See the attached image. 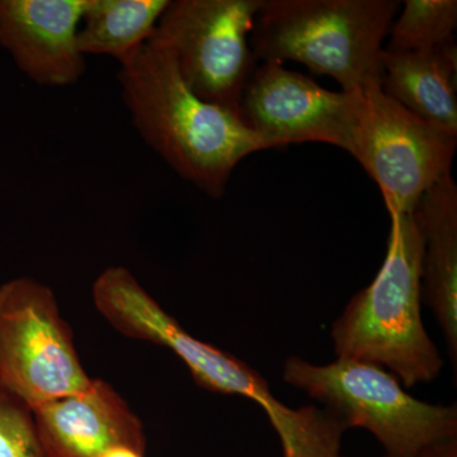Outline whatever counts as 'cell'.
Segmentation results:
<instances>
[{"label": "cell", "mask_w": 457, "mask_h": 457, "mask_svg": "<svg viewBox=\"0 0 457 457\" xmlns=\"http://www.w3.org/2000/svg\"><path fill=\"white\" fill-rule=\"evenodd\" d=\"M119 80L143 140L209 196L220 198L237 165L266 150L237 114L198 98L170 51L155 41L121 62Z\"/></svg>", "instance_id": "6da1fadb"}, {"label": "cell", "mask_w": 457, "mask_h": 457, "mask_svg": "<svg viewBox=\"0 0 457 457\" xmlns=\"http://www.w3.org/2000/svg\"><path fill=\"white\" fill-rule=\"evenodd\" d=\"M93 302L123 336L170 348L200 386L258 403L278 433L284 457H341L345 428L332 413L315 407H286L272 395L267 381L243 361L188 335L125 267H108L98 276Z\"/></svg>", "instance_id": "7a4b0ae2"}, {"label": "cell", "mask_w": 457, "mask_h": 457, "mask_svg": "<svg viewBox=\"0 0 457 457\" xmlns=\"http://www.w3.org/2000/svg\"><path fill=\"white\" fill-rule=\"evenodd\" d=\"M413 212L390 216L383 267L332 328L338 359L385 366L405 387L431 383L444 366L420 317L423 239Z\"/></svg>", "instance_id": "3957f363"}, {"label": "cell", "mask_w": 457, "mask_h": 457, "mask_svg": "<svg viewBox=\"0 0 457 457\" xmlns=\"http://www.w3.org/2000/svg\"><path fill=\"white\" fill-rule=\"evenodd\" d=\"M398 0H263L252 29L260 62H296L333 78L343 92L383 79L380 57Z\"/></svg>", "instance_id": "277c9868"}, {"label": "cell", "mask_w": 457, "mask_h": 457, "mask_svg": "<svg viewBox=\"0 0 457 457\" xmlns=\"http://www.w3.org/2000/svg\"><path fill=\"white\" fill-rule=\"evenodd\" d=\"M286 383L327 405L348 427L369 429L386 457H418L437 442L457 437L456 405H433L404 392L381 366L350 359L312 365L299 357L286 361Z\"/></svg>", "instance_id": "5b68a950"}, {"label": "cell", "mask_w": 457, "mask_h": 457, "mask_svg": "<svg viewBox=\"0 0 457 457\" xmlns=\"http://www.w3.org/2000/svg\"><path fill=\"white\" fill-rule=\"evenodd\" d=\"M263 0H174L150 40L170 51L198 98L240 113L243 93L258 65L251 37Z\"/></svg>", "instance_id": "8992f818"}, {"label": "cell", "mask_w": 457, "mask_h": 457, "mask_svg": "<svg viewBox=\"0 0 457 457\" xmlns=\"http://www.w3.org/2000/svg\"><path fill=\"white\" fill-rule=\"evenodd\" d=\"M92 381L51 288L29 278L0 286V389L33 411Z\"/></svg>", "instance_id": "52a82bcc"}, {"label": "cell", "mask_w": 457, "mask_h": 457, "mask_svg": "<svg viewBox=\"0 0 457 457\" xmlns=\"http://www.w3.org/2000/svg\"><path fill=\"white\" fill-rule=\"evenodd\" d=\"M457 137L411 112L380 84L361 90L350 152L383 194L390 216L411 213L436 183L450 176Z\"/></svg>", "instance_id": "ba28073f"}, {"label": "cell", "mask_w": 457, "mask_h": 457, "mask_svg": "<svg viewBox=\"0 0 457 457\" xmlns=\"http://www.w3.org/2000/svg\"><path fill=\"white\" fill-rule=\"evenodd\" d=\"M360 101L361 92H332L281 62H264L246 83L240 113L266 149L324 143L348 153Z\"/></svg>", "instance_id": "9c48e42d"}, {"label": "cell", "mask_w": 457, "mask_h": 457, "mask_svg": "<svg viewBox=\"0 0 457 457\" xmlns=\"http://www.w3.org/2000/svg\"><path fill=\"white\" fill-rule=\"evenodd\" d=\"M88 2L0 0V45L38 86H74L86 71L78 32Z\"/></svg>", "instance_id": "30bf717a"}, {"label": "cell", "mask_w": 457, "mask_h": 457, "mask_svg": "<svg viewBox=\"0 0 457 457\" xmlns=\"http://www.w3.org/2000/svg\"><path fill=\"white\" fill-rule=\"evenodd\" d=\"M46 457H99L114 447L145 453L143 423L107 381L50 400L32 411Z\"/></svg>", "instance_id": "8fae6325"}, {"label": "cell", "mask_w": 457, "mask_h": 457, "mask_svg": "<svg viewBox=\"0 0 457 457\" xmlns=\"http://www.w3.org/2000/svg\"><path fill=\"white\" fill-rule=\"evenodd\" d=\"M423 239L422 295L457 357V186L453 174L423 195L414 210Z\"/></svg>", "instance_id": "7c38bea8"}, {"label": "cell", "mask_w": 457, "mask_h": 457, "mask_svg": "<svg viewBox=\"0 0 457 457\" xmlns=\"http://www.w3.org/2000/svg\"><path fill=\"white\" fill-rule=\"evenodd\" d=\"M380 62L385 95L440 130L457 137L455 41L411 53L383 50Z\"/></svg>", "instance_id": "4fadbf2b"}, {"label": "cell", "mask_w": 457, "mask_h": 457, "mask_svg": "<svg viewBox=\"0 0 457 457\" xmlns=\"http://www.w3.org/2000/svg\"><path fill=\"white\" fill-rule=\"evenodd\" d=\"M170 0H89L78 32L84 56L107 55L120 64L154 35Z\"/></svg>", "instance_id": "5bb4252c"}, {"label": "cell", "mask_w": 457, "mask_h": 457, "mask_svg": "<svg viewBox=\"0 0 457 457\" xmlns=\"http://www.w3.org/2000/svg\"><path fill=\"white\" fill-rule=\"evenodd\" d=\"M457 26L456 0H407L394 20L385 51L411 53L453 41Z\"/></svg>", "instance_id": "9a60e30c"}, {"label": "cell", "mask_w": 457, "mask_h": 457, "mask_svg": "<svg viewBox=\"0 0 457 457\" xmlns=\"http://www.w3.org/2000/svg\"><path fill=\"white\" fill-rule=\"evenodd\" d=\"M0 457H46L31 409L0 389Z\"/></svg>", "instance_id": "2e32d148"}, {"label": "cell", "mask_w": 457, "mask_h": 457, "mask_svg": "<svg viewBox=\"0 0 457 457\" xmlns=\"http://www.w3.org/2000/svg\"><path fill=\"white\" fill-rule=\"evenodd\" d=\"M418 457H457L456 437L450 440L437 442L432 446L427 447Z\"/></svg>", "instance_id": "e0dca14e"}, {"label": "cell", "mask_w": 457, "mask_h": 457, "mask_svg": "<svg viewBox=\"0 0 457 457\" xmlns=\"http://www.w3.org/2000/svg\"><path fill=\"white\" fill-rule=\"evenodd\" d=\"M99 457H145V453H141L139 451L130 449V447L120 446L108 450L107 453Z\"/></svg>", "instance_id": "ac0fdd59"}, {"label": "cell", "mask_w": 457, "mask_h": 457, "mask_svg": "<svg viewBox=\"0 0 457 457\" xmlns=\"http://www.w3.org/2000/svg\"><path fill=\"white\" fill-rule=\"evenodd\" d=\"M385 457H386V456H385Z\"/></svg>", "instance_id": "d6986e66"}]
</instances>
